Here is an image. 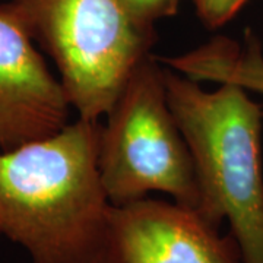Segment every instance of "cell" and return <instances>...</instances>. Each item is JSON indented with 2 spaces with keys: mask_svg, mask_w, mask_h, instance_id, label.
Returning <instances> with one entry per match:
<instances>
[{
  "mask_svg": "<svg viewBox=\"0 0 263 263\" xmlns=\"http://www.w3.org/2000/svg\"><path fill=\"white\" fill-rule=\"evenodd\" d=\"M101 124L78 119L47 138L0 149V238L31 263H100L111 202L103 187Z\"/></svg>",
  "mask_w": 263,
  "mask_h": 263,
  "instance_id": "obj_1",
  "label": "cell"
},
{
  "mask_svg": "<svg viewBox=\"0 0 263 263\" xmlns=\"http://www.w3.org/2000/svg\"><path fill=\"white\" fill-rule=\"evenodd\" d=\"M165 86L195 162L196 212L216 228L228 221L243 263H263V107L238 85L208 92L168 66Z\"/></svg>",
  "mask_w": 263,
  "mask_h": 263,
  "instance_id": "obj_2",
  "label": "cell"
},
{
  "mask_svg": "<svg viewBox=\"0 0 263 263\" xmlns=\"http://www.w3.org/2000/svg\"><path fill=\"white\" fill-rule=\"evenodd\" d=\"M34 41L56 63L81 119L100 120L151 54L157 35L122 0H10Z\"/></svg>",
  "mask_w": 263,
  "mask_h": 263,
  "instance_id": "obj_3",
  "label": "cell"
},
{
  "mask_svg": "<svg viewBox=\"0 0 263 263\" xmlns=\"http://www.w3.org/2000/svg\"><path fill=\"white\" fill-rule=\"evenodd\" d=\"M101 126L98 170L111 205H124L151 192L199 208L192 152L167 97L165 67L146 56L133 70Z\"/></svg>",
  "mask_w": 263,
  "mask_h": 263,
  "instance_id": "obj_4",
  "label": "cell"
},
{
  "mask_svg": "<svg viewBox=\"0 0 263 263\" xmlns=\"http://www.w3.org/2000/svg\"><path fill=\"white\" fill-rule=\"evenodd\" d=\"M100 263H243L233 235L196 211L143 197L113 205Z\"/></svg>",
  "mask_w": 263,
  "mask_h": 263,
  "instance_id": "obj_5",
  "label": "cell"
},
{
  "mask_svg": "<svg viewBox=\"0 0 263 263\" xmlns=\"http://www.w3.org/2000/svg\"><path fill=\"white\" fill-rule=\"evenodd\" d=\"M70 104L18 8L0 5V149L47 138L69 123Z\"/></svg>",
  "mask_w": 263,
  "mask_h": 263,
  "instance_id": "obj_6",
  "label": "cell"
},
{
  "mask_svg": "<svg viewBox=\"0 0 263 263\" xmlns=\"http://www.w3.org/2000/svg\"><path fill=\"white\" fill-rule=\"evenodd\" d=\"M160 60L196 82L234 84L263 97V48L250 29L246 31L243 44L216 37L189 53Z\"/></svg>",
  "mask_w": 263,
  "mask_h": 263,
  "instance_id": "obj_7",
  "label": "cell"
},
{
  "mask_svg": "<svg viewBox=\"0 0 263 263\" xmlns=\"http://www.w3.org/2000/svg\"><path fill=\"white\" fill-rule=\"evenodd\" d=\"M249 0H195L197 15L206 28L222 27Z\"/></svg>",
  "mask_w": 263,
  "mask_h": 263,
  "instance_id": "obj_8",
  "label": "cell"
},
{
  "mask_svg": "<svg viewBox=\"0 0 263 263\" xmlns=\"http://www.w3.org/2000/svg\"><path fill=\"white\" fill-rule=\"evenodd\" d=\"M123 5L142 24L152 25L162 18L176 15L180 0H122Z\"/></svg>",
  "mask_w": 263,
  "mask_h": 263,
  "instance_id": "obj_9",
  "label": "cell"
}]
</instances>
